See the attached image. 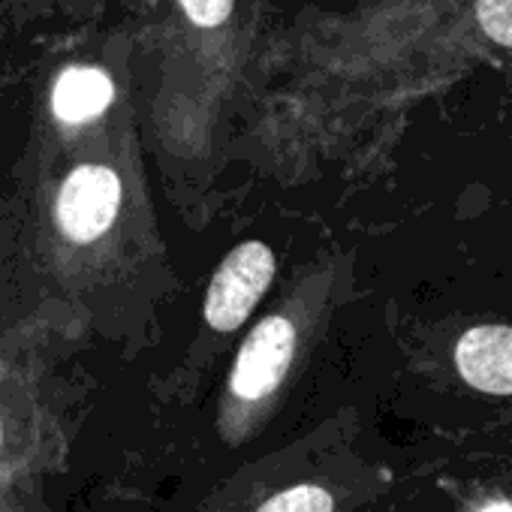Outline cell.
Segmentation results:
<instances>
[{
  "instance_id": "3",
  "label": "cell",
  "mask_w": 512,
  "mask_h": 512,
  "mask_svg": "<svg viewBox=\"0 0 512 512\" xmlns=\"http://www.w3.org/2000/svg\"><path fill=\"white\" fill-rule=\"evenodd\" d=\"M296 350V329L287 317H269L250 332L232 368V392L244 401H260L278 389Z\"/></svg>"
},
{
  "instance_id": "7",
  "label": "cell",
  "mask_w": 512,
  "mask_h": 512,
  "mask_svg": "<svg viewBox=\"0 0 512 512\" xmlns=\"http://www.w3.org/2000/svg\"><path fill=\"white\" fill-rule=\"evenodd\" d=\"M476 16L491 40L512 49V0H476Z\"/></svg>"
},
{
  "instance_id": "1",
  "label": "cell",
  "mask_w": 512,
  "mask_h": 512,
  "mask_svg": "<svg viewBox=\"0 0 512 512\" xmlns=\"http://www.w3.org/2000/svg\"><path fill=\"white\" fill-rule=\"evenodd\" d=\"M275 278V256L263 241H244L235 247L223 266L217 269L208 299H205V320L217 332H235L256 302L263 299Z\"/></svg>"
},
{
  "instance_id": "5",
  "label": "cell",
  "mask_w": 512,
  "mask_h": 512,
  "mask_svg": "<svg viewBox=\"0 0 512 512\" xmlns=\"http://www.w3.org/2000/svg\"><path fill=\"white\" fill-rule=\"evenodd\" d=\"M115 88L112 79L97 67H70L61 73L52 91V109L64 124H85L106 112Z\"/></svg>"
},
{
  "instance_id": "9",
  "label": "cell",
  "mask_w": 512,
  "mask_h": 512,
  "mask_svg": "<svg viewBox=\"0 0 512 512\" xmlns=\"http://www.w3.org/2000/svg\"><path fill=\"white\" fill-rule=\"evenodd\" d=\"M479 512H512V506H509V503H488V506L479 509Z\"/></svg>"
},
{
  "instance_id": "6",
  "label": "cell",
  "mask_w": 512,
  "mask_h": 512,
  "mask_svg": "<svg viewBox=\"0 0 512 512\" xmlns=\"http://www.w3.org/2000/svg\"><path fill=\"white\" fill-rule=\"evenodd\" d=\"M332 494L320 485H299L266 500L256 512H332Z\"/></svg>"
},
{
  "instance_id": "2",
  "label": "cell",
  "mask_w": 512,
  "mask_h": 512,
  "mask_svg": "<svg viewBox=\"0 0 512 512\" xmlns=\"http://www.w3.org/2000/svg\"><path fill=\"white\" fill-rule=\"evenodd\" d=\"M121 205V181L109 166H79L61 187L58 226L67 238L88 244L100 238Z\"/></svg>"
},
{
  "instance_id": "4",
  "label": "cell",
  "mask_w": 512,
  "mask_h": 512,
  "mask_svg": "<svg viewBox=\"0 0 512 512\" xmlns=\"http://www.w3.org/2000/svg\"><path fill=\"white\" fill-rule=\"evenodd\" d=\"M461 377L488 395H512V329L476 326L461 335L455 347Z\"/></svg>"
},
{
  "instance_id": "8",
  "label": "cell",
  "mask_w": 512,
  "mask_h": 512,
  "mask_svg": "<svg viewBox=\"0 0 512 512\" xmlns=\"http://www.w3.org/2000/svg\"><path fill=\"white\" fill-rule=\"evenodd\" d=\"M187 19L199 28H217L229 19L232 0H178Z\"/></svg>"
},
{
  "instance_id": "10",
  "label": "cell",
  "mask_w": 512,
  "mask_h": 512,
  "mask_svg": "<svg viewBox=\"0 0 512 512\" xmlns=\"http://www.w3.org/2000/svg\"><path fill=\"white\" fill-rule=\"evenodd\" d=\"M0 437H4V431H0Z\"/></svg>"
}]
</instances>
